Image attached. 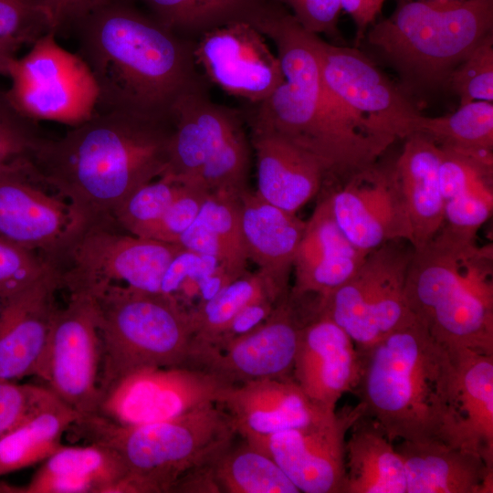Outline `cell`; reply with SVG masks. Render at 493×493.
<instances>
[{
    "label": "cell",
    "mask_w": 493,
    "mask_h": 493,
    "mask_svg": "<svg viewBox=\"0 0 493 493\" xmlns=\"http://www.w3.org/2000/svg\"><path fill=\"white\" fill-rule=\"evenodd\" d=\"M251 20L274 43L285 79L254 105L251 128L275 132L309 152L327 176L344 180L376 163L396 139L373 131L330 91L314 34L290 13L266 5Z\"/></svg>",
    "instance_id": "1"
},
{
    "label": "cell",
    "mask_w": 493,
    "mask_h": 493,
    "mask_svg": "<svg viewBox=\"0 0 493 493\" xmlns=\"http://www.w3.org/2000/svg\"><path fill=\"white\" fill-rule=\"evenodd\" d=\"M172 121L98 111L56 140L43 138L30 158L45 184L71 204L87 226L112 215L140 186L166 170Z\"/></svg>",
    "instance_id": "2"
},
{
    "label": "cell",
    "mask_w": 493,
    "mask_h": 493,
    "mask_svg": "<svg viewBox=\"0 0 493 493\" xmlns=\"http://www.w3.org/2000/svg\"><path fill=\"white\" fill-rule=\"evenodd\" d=\"M74 26L98 87L95 110L171 121L175 101L203 87L194 43L125 4L110 0Z\"/></svg>",
    "instance_id": "3"
},
{
    "label": "cell",
    "mask_w": 493,
    "mask_h": 493,
    "mask_svg": "<svg viewBox=\"0 0 493 493\" xmlns=\"http://www.w3.org/2000/svg\"><path fill=\"white\" fill-rule=\"evenodd\" d=\"M360 352L362 371L353 393L363 415L391 441L450 445L456 404L452 352L416 318Z\"/></svg>",
    "instance_id": "4"
},
{
    "label": "cell",
    "mask_w": 493,
    "mask_h": 493,
    "mask_svg": "<svg viewBox=\"0 0 493 493\" xmlns=\"http://www.w3.org/2000/svg\"><path fill=\"white\" fill-rule=\"evenodd\" d=\"M493 247L444 226L414 249L404 294L414 316L448 351L493 354Z\"/></svg>",
    "instance_id": "5"
},
{
    "label": "cell",
    "mask_w": 493,
    "mask_h": 493,
    "mask_svg": "<svg viewBox=\"0 0 493 493\" xmlns=\"http://www.w3.org/2000/svg\"><path fill=\"white\" fill-rule=\"evenodd\" d=\"M68 431L117 456L126 471L121 493L173 492L184 475L210 465L237 435L226 413L215 403L137 425L86 414Z\"/></svg>",
    "instance_id": "6"
},
{
    "label": "cell",
    "mask_w": 493,
    "mask_h": 493,
    "mask_svg": "<svg viewBox=\"0 0 493 493\" xmlns=\"http://www.w3.org/2000/svg\"><path fill=\"white\" fill-rule=\"evenodd\" d=\"M493 33V0H406L373 23L365 38L405 89L446 85L452 71Z\"/></svg>",
    "instance_id": "7"
},
{
    "label": "cell",
    "mask_w": 493,
    "mask_h": 493,
    "mask_svg": "<svg viewBox=\"0 0 493 493\" xmlns=\"http://www.w3.org/2000/svg\"><path fill=\"white\" fill-rule=\"evenodd\" d=\"M88 291L98 308L100 395L135 371L187 366L195 326L192 311L174 298L123 285Z\"/></svg>",
    "instance_id": "8"
},
{
    "label": "cell",
    "mask_w": 493,
    "mask_h": 493,
    "mask_svg": "<svg viewBox=\"0 0 493 493\" xmlns=\"http://www.w3.org/2000/svg\"><path fill=\"white\" fill-rule=\"evenodd\" d=\"M170 118L164 173L199 183L210 193L247 189L250 150L238 110L214 102L201 87L183 94Z\"/></svg>",
    "instance_id": "9"
},
{
    "label": "cell",
    "mask_w": 493,
    "mask_h": 493,
    "mask_svg": "<svg viewBox=\"0 0 493 493\" xmlns=\"http://www.w3.org/2000/svg\"><path fill=\"white\" fill-rule=\"evenodd\" d=\"M413 253L408 241L387 242L369 252L347 281L320 296L319 312L337 323L360 351L415 318L404 294Z\"/></svg>",
    "instance_id": "10"
},
{
    "label": "cell",
    "mask_w": 493,
    "mask_h": 493,
    "mask_svg": "<svg viewBox=\"0 0 493 493\" xmlns=\"http://www.w3.org/2000/svg\"><path fill=\"white\" fill-rule=\"evenodd\" d=\"M6 96L26 118L77 126L89 120L99 90L93 75L79 54L63 48L56 34L39 37L30 50L9 64Z\"/></svg>",
    "instance_id": "11"
},
{
    "label": "cell",
    "mask_w": 493,
    "mask_h": 493,
    "mask_svg": "<svg viewBox=\"0 0 493 493\" xmlns=\"http://www.w3.org/2000/svg\"><path fill=\"white\" fill-rule=\"evenodd\" d=\"M183 248L131 235L115 223L94 224L82 231L55 267L61 287L68 291L123 285L160 293L169 263Z\"/></svg>",
    "instance_id": "12"
},
{
    "label": "cell",
    "mask_w": 493,
    "mask_h": 493,
    "mask_svg": "<svg viewBox=\"0 0 493 493\" xmlns=\"http://www.w3.org/2000/svg\"><path fill=\"white\" fill-rule=\"evenodd\" d=\"M318 313L313 295L284 296L271 314L249 332L223 345L193 340L187 367L214 374L227 385L262 379H293L303 326Z\"/></svg>",
    "instance_id": "13"
},
{
    "label": "cell",
    "mask_w": 493,
    "mask_h": 493,
    "mask_svg": "<svg viewBox=\"0 0 493 493\" xmlns=\"http://www.w3.org/2000/svg\"><path fill=\"white\" fill-rule=\"evenodd\" d=\"M45 187L28 156L0 166V236L55 265L87 224L71 204Z\"/></svg>",
    "instance_id": "14"
},
{
    "label": "cell",
    "mask_w": 493,
    "mask_h": 493,
    "mask_svg": "<svg viewBox=\"0 0 493 493\" xmlns=\"http://www.w3.org/2000/svg\"><path fill=\"white\" fill-rule=\"evenodd\" d=\"M68 292V303L56 311L36 376L80 415L92 414L101 396L97 302L90 291Z\"/></svg>",
    "instance_id": "15"
},
{
    "label": "cell",
    "mask_w": 493,
    "mask_h": 493,
    "mask_svg": "<svg viewBox=\"0 0 493 493\" xmlns=\"http://www.w3.org/2000/svg\"><path fill=\"white\" fill-rule=\"evenodd\" d=\"M324 81L330 91L373 131L405 139L414 134L422 113L363 53L313 37Z\"/></svg>",
    "instance_id": "16"
},
{
    "label": "cell",
    "mask_w": 493,
    "mask_h": 493,
    "mask_svg": "<svg viewBox=\"0 0 493 493\" xmlns=\"http://www.w3.org/2000/svg\"><path fill=\"white\" fill-rule=\"evenodd\" d=\"M228 386L207 372L190 367H152L131 372L101 395L97 414L124 425L154 423L216 404Z\"/></svg>",
    "instance_id": "17"
},
{
    "label": "cell",
    "mask_w": 493,
    "mask_h": 493,
    "mask_svg": "<svg viewBox=\"0 0 493 493\" xmlns=\"http://www.w3.org/2000/svg\"><path fill=\"white\" fill-rule=\"evenodd\" d=\"M362 415L358 403L300 427L244 439L269 456L299 492L341 493L347 436Z\"/></svg>",
    "instance_id": "18"
},
{
    "label": "cell",
    "mask_w": 493,
    "mask_h": 493,
    "mask_svg": "<svg viewBox=\"0 0 493 493\" xmlns=\"http://www.w3.org/2000/svg\"><path fill=\"white\" fill-rule=\"evenodd\" d=\"M193 57L211 83L252 105L263 101L285 79L267 37L246 20L201 34L194 43Z\"/></svg>",
    "instance_id": "19"
},
{
    "label": "cell",
    "mask_w": 493,
    "mask_h": 493,
    "mask_svg": "<svg viewBox=\"0 0 493 493\" xmlns=\"http://www.w3.org/2000/svg\"><path fill=\"white\" fill-rule=\"evenodd\" d=\"M329 192L334 219L350 242L368 254L396 240L412 245L408 211L394 167L374 163Z\"/></svg>",
    "instance_id": "20"
},
{
    "label": "cell",
    "mask_w": 493,
    "mask_h": 493,
    "mask_svg": "<svg viewBox=\"0 0 493 493\" xmlns=\"http://www.w3.org/2000/svg\"><path fill=\"white\" fill-rule=\"evenodd\" d=\"M362 356L351 337L331 319L318 313L300 331L292 378L317 404L335 411L360 380Z\"/></svg>",
    "instance_id": "21"
},
{
    "label": "cell",
    "mask_w": 493,
    "mask_h": 493,
    "mask_svg": "<svg viewBox=\"0 0 493 493\" xmlns=\"http://www.w3.org/2000/svg\"><path fill=\"white\" fill-rule=\"evenodd\" d=\"M61 288L57 269L23 288L0 307V381L36 376Z\"/></svg>",
    "instance_id": "22"
},
{
    "label": "cell",
    "mask_w": 493,
    "mask_h": 493,
    "mask_svg": "<svg viewBox=\"0 0 493 493\" xmlns=\"http://www.w3.org/2000/svg\"><path fill=\"white\" fill-rule=\"evenodd\" d=\"M246 438L300 427L335 412L310 400L293 379H262L225 387L216 402Z\"/></svg>",
    "instance_id": "23"
},
{
    "label": "cell",
    "mask_w": 493,
    "mask_h": 493,
    "mask_svg": "<svg viewBox=\"0 0 493 493\" xmlns=\"http://www.w3.org/2000/svg\"><path fill=\"white\" fill-rule=\"evenodd\" d=\"M366 255L350 242L336 223L328 193L306 222L293 263L295 278L290 292L324 296L347 281Z\"/></svg>",
    "instance_id": "24"
},
{
    "label": "cell",
    "mask_w": 493,
    "mask_h": 493,
    "mask_svg": "<svg viewBox=\"0 0 493 493\" xmlns=\"http://www.w3.org/2000/svg\"><path fill=\"white\" fill-rule=\"evenodd\" d=\"M257 158V194L267 202L297 213L316 196L327 178L320 162L284 137L251 128Z\"/></svg>",
    "instance_id": "25"
},
{
    "label": "cell",
    "mask_w": 493,
    "mask_h": 493,
    "mask_svg": "<svg viewBox=\"0 0 493 493\" xmlns=\"http://www.w3.org/2000/svg\"><path fill=\"white\" fill-rule=\"evenodd\" d=\"M406 493H492L493 467L472 451L441 440L404 441L396 446Z\"/></svg>",
    "instance_id": "26"
},
{
    "label": "cell",
    "mask_w": 493,
    "mask_h": 493,
    "mask_svg": "<svg viewBox=\"0 0 493 493\" xmlns=\"http://www.w3.org/2000/svg\"><path fill=\"white\" fill-rule=\"evenodd\" d=\"M241 223L248 259L283 289L288 279L306 222L247 189L240 194Z\"/></svg>",
    "instance_id": "27"
},
{
    "label": "cell",
    "mask_w": 493,
    "mask_h": 493,
    "mask_svg": "<svg viewBox=\"0 0 493 493\" xmlns=\"http://www.w3.org/2000/svg\"><path fill=\"white\" fill-rule=\"evenodd\" d=\"M456 372V404L450 445L477 453L493 467V354L450 351Z\"/></svg>",
    "instance_id": "28"
},
{
    "label": "cell",
    "mask_w": 493,
    "mask_h": 493,
    "mask_svg": "<svg viewBox=\"0 0 493 493\" xmlns=\"http://www.w3.org/2000/svg\"><path fill=\"white\" fill-rule=\"evenodd\" d=\"M394 167L404 193L412 228V246L427 244L444 222V199L439 182L442 149L425 135L404 139Z\"/></svg>",
    "instance_id": "29"
},
{
    "label": "cell",
    "mask_w": 493,
    "mask_h": 493,
    "mask_svg": "<svg viewBox=\"0 0 493 493\" xmlns=\"http://www.w3.org/2000/svg\"><path fill=\"white\" fill-rule=\"evenodd\" d=\"M126 471L100 445L61 446L45 459L20 493H121Z\"/></svg>",
    "instance_id": "30"
},
{
    "label": "cell",
    "mask_w": 493,
    "mask_h": 493,
    "mask_svg": "<svg viewBox=\"0 0 493 493\" xmlns=\"http://www.w3.org/2000/svg\"><path fill=\"white\" fill-rule=\"evenodd\" d=\"M392 442L362 415L347 436L341 493H406L404 461Z\"/></svg>",
    "instance_id": "31"
},
{
    "label": "cell",
    "mask_w": 493,
    "mask_h": 493,
    "mask_svg": "<svg viewBox=\"0 0 493 493\" xmlns=\"http://www.w3.org/2000/svg\"><path fill=\"white\" fill-rule=\"evenodd\" d=\"M81 415L55 394L0 437V477L42 463Z\"/></svg>",
    "instance_id": "32"
},
{
    "label": "cell",
    "mask_w": 493,
    "mask_h": 493,
    "mask_svg": "<svg viewBox=\"0 0 493 493\" xmlns=\"http://www.w3.org/2000/svg\"><path fill=\"white\" fill-rule=\"evenodd\" d=\"M211 471L219 493H299L269 456L244 438L226 448Z\"/></svg>",
    "instance_id": "33"
},
{
    "label": "cell",
    "mask_w": 493,
    "mask_h": 493,
    "mask_svg": "<svg viewBox=\"0 0 493 493\" xmlns=\"http://www.w3.org/2000/svg\"><path fill=\"white\" fill-rule=\"evenodd\" d=\"M161 25L178 33H201L231 21L246 20L260 0H141Z\"/></svg>",
    "instance_id": "34"
},
{
    "label": "cell",
    "mask_w": 493,
    "mask_h": 493,
    "mask_svg": "<svg viewBox=\"0 0 493 493\" xmlns=\"http://www.w3.org/2000/svg\"><path fill=\"white\" fill-rule=\"evenodd\" d=\"M414 133L425 135L444 148L492 152L493 103L476 100L460 105L449 115L428 117L422 114Z\"/></svg>",
    "instance_id": "35"
},
{
    "label": "cell",
    "mask_w": 493,
    "mask_h": 493,
    "mask_svg": "<svg viewBox=\"0 0 493 493\" xmlns=\"http://www.w3.org/2000/svg\"><path fill=\"white\" fill-rule=\"evenodd\" d=\"M289 289H283L259 271L246 272L222 288L209 300L191 309L194 326V340L210 341L229 323L233 317L257 298L273 294L286 295Z\"/></svg>",
    "instance_id": "36"
},
{
    "label": "cell",
    "mask_w": 493,
    "mask_h": 493,
    "mask_svg": "<svg viewBox=\"0 0 493 493\" xmlns=\"http://www.w3.org/2000/svg\"><path fill=\"white\" fill-rule=\"evenodd\" d=\"M196 219L204 225L219 249L221 264L229 276L236 279L247 272L240 194L210 193Z\"/></svg>",
    "instance_id": "37"
},
{
    "label": "cell",
    "mask_w": 493,
    "mask_h": 493,
    "mask_svg": "<svg viewBox=\"0 0 493 493\" xmlns=\"http://www.w3.org/2000/svg\"><path fill=\"white\" fill-rule=\"evenodd\" d=\"M184 181L164 173L130 194L116 208L113 222L123 231L143 237L162 218Z\"/></svg>",
    "instance_id": "38"
},
{
    "label": "cell",
    "mask_w": 493,
    "mask_h": 493,
    "mask_svg": "<svg viewBox=\"0 0 493 493\" xmlns=\"http://www.w3.org/2000/svg\"><path fill=\"white\" fill-rule=\"evenodd\" d=\"M446 86L458 96L459 106L476 100L493 101V33L452 71Z\"/></svg>",
    "instance_id": "39"
},
{
    "label": "cell",
    "mask_w": 493,
    "mask_h": 493,
    "mask_svg": "<svg viewBox=\"0 0 493 493\" xmlns=\"http://www.w3.org/2000/svg\"><path fill=\"white\" fill-rule=\"evenodd\" d=\"M56 267L40 254L0 236V307Z\"/></svg>",
    "instance_id": "40"
},
{
    "label": "cell",
    "mask_w": 493,
    "mask_h": 493,
    "mask_svg": "<svg viewBox=\"0 0 493 493\" xmlns=\"http://www.w3.org/2000/svg\"><path fill=\"white\" fill-rule=\"evenodd\" d=\"M184 181L181 191L162 218L143 237L177 244L181 235L195 220L210 192L199 183Z\"/></svg>",
    "instance_id": "41"
},
{
    "label": "cell",
    "mask_w": 493,
    "mask_h": 493,
    "mask_svg": "<svg viewBox=\"0 0 493 493\" xmlns=\"http://www.w3.org/2000/svg\"><path fill=\"white\" fill-rule=\"evenodd\" d=\"M51 31L41 0H0V37L23 46Z\"/></svg>",
    "instance_id": "42"
},
{
    "label": "cell",
    "mask_w": 493,
    "mask_h": 493,
    "mask_svg": "<svg viewBox=\"0 0 493 493\" xmlns=\"http://www.w3.org/2000/svg\"><path fill=\"white\" fill-rule=\"evenodd\" d=\"M42 139L36 121L19 113L0 89V166L30 157Z\"/></svg>",
    "instance_id": "43"
},
{
    "label": "cell",
    "mask_w": 493,
    "mask_h": 493,
    "mask_svg": "<svg viewBox=\"0 0 493 493\" xmlns=\"http://www.w3.org/2000/svg\"><path fill=\"white\" fill-rule=\"evenodd\" d=\"M53 395L44 385L0 381V437L24 422Z\"/></svg>",
    "instance_id": "44"
},
{
    "label": "cell",
    "mask_w": 493,
    "mask_h": 493,
    "mask_svg": "<svg viewBox=\"0 0 493 493\" xmlns=\"http://www.w3.org/2000/svg\"><path fill=\"white\" fill-rule=\"evenodd\" d=\"M493 189L462 194L444 203V226L460 234L476 236L491 216Z\"/></svg>",
    "instance_id": "45"
},
{
    "label": "cell",
    "mask_w": 493,
    "mask_h": 493,
    "mask_svg": "<svg viewBox=\"0 0 493 493\" xmlns=\"http://www.w3.org/2000/svg\"><path fill=\"white\" fill-rule=\"evenodd\" d=\"M290 9V14L307 31L330 37L337 35L341 0H277Z\"/></svg>",
    "instance_id": "46"
},
{
    "label": "cell",
    "mask_w": 493,
    "mask_h": 493,
    "mask_svg": "<svg viewBox=\"0 0 493 493\" xmlns=\"http://www.w3.org/2000/svg\"><path fill=\"white\" fill-rule=\"evenodd\" d=\"M284 296L278 297L273 294H266L257 298L239 310L215 339L210 341L200 342L219 346L249 332L267 319Z\"/></svg>",
    "instance_id": "47"
},
{
    "label": "cell",
    "mask_w": 493,
    "mask_h": 493,
    "mask_svg": "<svg viewBox=\"0 0 493 493\" xmlns=\"http://www.w3.org/2000/svg\"><path fill=\"white\" fill-rule=\"evenodd\" d=\"M110 0H41L51 31L57 34L68 26H74L87 15Z\"/></svg>",
    "instance_id": "48"
},
{
    "label": "cell",
    "mask_w": 493,
    "mask_h": 493,
    "mask_svg": "<svg viewBox=\"0 0 493 493\" xmlns=\"http://www.w3.org/2000/svg\"><path fill=\"white\" fill-rule=\"evenodd\" d=\"M202 263L203 255L183 248L169 263L162 279L160 293L173 298L181 284L199 272Z\"/></svg>",
    "instance_id": "49"
},
{
    "label": "cell",
    "mask_w": 493,
    "mask_h": 493,
    "mask_svg": "<svg viewBox=\"0 0 493 493\" xmlns=\"http://www.w3.org/2000/svg\"><path fill=\"white\" fill-rule=\"evenodd\" d=\"M386 0H341V9L352 19L356 28L357 42L361 41L368 28L375 23Z\"/></svg>",
    "instance_id": "50"
},
{
    "label": "cell",
    "mask_w": 493,
    "mask_h": 493,
    "mask_svg": "<svg viewBox=\"0 0 493 493\" xmlns=\"http://www.w3.org/2000/svg\"><path fill=\"white\" fill-rule=\"evenodd\" d=\"M20 47L19 44L0 37V75L7 76L9 64Z\"/></svg>",
    "instance_id": "51"
},
{
    "label": "cell",
    "mask_w": 493,
    "mask_h": 493,
    "mask_svg": "<svg viewBox=\"0 0 493 493\" xmlns=\"http://www.w3.org/2000/svg\"><path fill=\"white\" fill-rule=\"evenodd\" d=\"M438 1H456V0H438Z\"/></svg>",
    "instance_id": "52"
}]
</instances>
